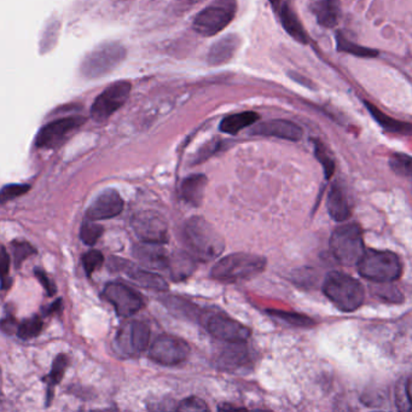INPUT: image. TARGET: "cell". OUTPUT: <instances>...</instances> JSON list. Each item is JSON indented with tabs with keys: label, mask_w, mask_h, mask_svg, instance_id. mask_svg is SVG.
<instances>
[{
	"label": "cell",
	"mask_w": 412,
	"mask_h": 412,
	"mask_svg": "<svg viewBox=\"0 0 412 412\" xmlns=\"http://www.w3.org/2000/svg\"><path fill=\"white\" fill-rule=\"evenodd\" d=\"M184 237L190 251L202 261L219 258L225 249L223 236L201 216H193L186 221Z\"/></svg>",
	"instance_id": "1"
},
{
	"label": "cell",
	"mask_w": 412,
	"mask_h": 412,
	"mask_svg": "<svg viewBox=\"0 0 412 412\" xmlns=\"http://www.w3.org/2000/svg\"><path fill=\"white\" fill-rule=\"evenodd\" d=\"M323 291L342 312H353L364 303L366 293L361 282L345 272L333 271L326 275Z\"/></svg>",
	"instance_id": "2"
},
{
	"label": "cell",
	"mask_w": 412,
	"mask_h": 412,
	"mask_svg": "<svg viewBox=\"0 0 412 412\" xmlns=\"http://www.w3.org/2000/svg\"><path fill=\"white\" fill-rule=\"evenodd\" d=\"M266 267V259L251 253H235L225 256L213 266V279L220 282H238L259 275Z\"/></svg>",
	"instance_id": "3"
},
{
	"label": "cell",
	"mask_w": 412,
	"mask_h": 412,
	"mask_svg": "<svg viewBox=\"0 0 412 412\" xmlns=\"http://www.w3.org/2000/svg\"><path fill=\"white\" fill-rule=\"evenodd\" d=\"M358 271L364 278L375 283H392L403 272L397 254L388 251L369 249L363 253L357 263Z\"/></svg>",
	"instance_id": "4"
},
{
	"label": "cell",
	"mask_w": 412,
	"mask_h": 412,
	"mask_svg": "<svg viewBox=\"0 0 412 412\" xmlns=\"http://www.w3.org/2000/svg\"><path fill=\"white\" fill-rule=\"evenodd\" d=\"M330 251L342 265H357L366 251L361 226L350 223L336 228L330 237Z\"/></svg>",
	"instance_id": "5"
},
{
	"label": "cell",
	"mask_w": 412,
	"mask_h": 412,
	"mask_svg": "<svg viewBox=\"0 0 412 412\" xmlns=\"http://www.w3.org/2000/svg\"><path fill=\"white\" fill-rule=\"evenodd\" d=\"M126 59V49L119 43H104L84 57L80 71L87 79L102 78L119 67Z\"/></svg>",
	"instance_id": "6"
},
{
	"label": "cell",
	"mask_w": 412,
	"mask_h": 412,
	"mask_svg": "<svg viewBox=\"0 0 412 412\" xmlns=\"http://www.w3.org/2000/svg\"><path fill=\"white\" fill-rule=\"evenodd\" d=\"M236 12V0H214L212 4L197 14L193 22L194 31L206 38L216 36L231 24Z\"/></svg>",
	"instance_id": "7"
},
{
	"label": "cell",
	"mask_w": 412,
	"mask_h": 412,
	"mask_svg": "<svg viewBox=\"0 0 412 412\" xmlns=\"http://www.w3.org/2000/svg\"><path fill=\"white\" fill-rule=\"evenodd\" d=\"M131 83L121 80L111 84L94 99L91 106V119L96 122H104L111 118L130 97Z\"/></svg>",
	"instance_id": "8"
},
{
	"label": "cell",
	"mask_w": 412,
	"mask_h": 412,
	"mask_svg": "<svg viewBox=\"0 0 412 412\" xmlns=\"http://www.w3.org/2000/svg\"><path fill=\"white\" fill-rule=\"evenodd\" d=\"M150 328L141 321H131L119 329L115 347L119 353L132 357L143 353L149 345Z\"/></svg>",
	"instance_id": "9"
},
{
	"label": "cell",
	"mask_w": 412,
	"mask_h": 412,
	"mask_svg": "<svg viewBox=\"0 0 412 412\" xmlns=\"http://www.w3.org/2000/svg\"><path fill=\"white\" fill-rule=\"evenodd\" d=\"M132 228L141 242L165 244L169 242V225L160 213L143 211L134 216Z\"/></svg>",
	"instance_id": "10"
},
{
	"label": "cell",
	"mask_w": 412,
	"mask_h": 412,
	"mask_svg": "<svg viewBox=\"0 0 412 412\" xmlns=\"http://www.w3.org/2000/svg\"><path fill=\"white\" fill-rule=\"evenodd\" d=\"M103 296L114 306L120 317L134 316L144 306L141 295L124 283H108L103 291Z\"/></svg>",
	"instance_id": "11"
},
{
	"label": "cell",
	"mask_w": 412,
	"mask_h": 412,
	"mask_svg": "<svg viewBox=\"0 0 412 412\" xmlns=\"http://www.w3.org/2000/svg\"><path fill=\"white\" fill-rule=\"evenodd\" d=\"M190 354L188 343L172 335H161L150 347L149 357L162 366H177L186 361Z\"/></svg>",
	"instance_id": "12"
},
{
	"label": "cell",
	"mask_w": 412,
	"mask_h": 412,
	"mask_svg": "<svg viewBox=\"0 0 412 412\" xmlns=\"http://www.w3.org/2000/svg\"><path fill=\"white\" fill-rule=\"evenodd\" d=\"M86 119L83 116H68L59 119L44 126L36 138V146L40 149H52L62 144L69 134L80 129Z\"/></svg>",
	"instance_id": "13"
},
{
	"label": "cell",
	"mask_w": 412,
	"mask_h": 412,
	"mask_svg": "<svg viewBox=\"0 0 412 412\" xmlns=\"http://www.w3.org/2000/svg\"><path fill=\"white\" fill-rule=\"evenodd\" d=\"M209 334L228 343H243L251 336V329L224 314H211L204 319Z\"/></svg>",
	"instance_id": "14"
},
{
	"label": "cell",
	"mask_w": 412,
	"mask_h": 412,
	"mask_svg": "<svg viewBox=\"0 0 412 412\" xmlns=\"http://www.w3.org/2000/svg\"><path fill=\"white\" fill-rule=\"evenodd\" d=\"M124 209V201L118 191L113 189L106 190L94 199V202L87 208L86 216L90 220L111 219L119 216Z\"/></svg>",
	"instance_id": "15"
},
{
	"label": "cell",
	"mask_w": 412,
	"mask_h": 412,
	"mask_svg": "<svg viewBox=\"0 0 412 412\" xmlns=\"http://www.w3.org/2000/svg\"><path fill=\"white\" fill-rule=\"evenodd\" d=\"M251 127V134L265 136V137H276L287 141H296L303 138V131L300 126L289 120H270L261 122L259 125L254 124Z\"/></svg>",
	"instance_id": "16"
},
{
	"label": "cell",
	"mask_w": 412,
	"mask_h": 412,
	"mask_svg": "<svg viewBox=\"0 0 412 412\" xmlns=\"http://www.w3.org/2000/svg\"><path fill=\"white\" fill-rule=\"evenodd\" d=\"M114 267L118 271L125 272L131 281L141 287L151 289L155 291H166L169 289V284L161 276L154 272L146 271L139 267H136L129 261L114 259Z\"/></svg>",
	"instance_id": "17"
},
{
	"label": "cell",
	"mask_w": 412,
	"mask_h": 412,
	"mask_svg": "<svg viewBox=\"0 0 412 412\" xmlns=\"http://www.w3.org/2000/svg\"><path fill=\"white\" fill-rule=\"evenodd\" d=\"M134 256L144 266L156 270H165L169 265V256L162 248V244L141 242L134 246Z\"/></svg>",
	"instance_id": "18"
},
{
	"label": "cell",
	"mask_w": 412,
	"mask_h": 412,
	"mask_svg": "<svg viewBox=\"0 0 412 412\" xmlns=\"http://www.w3.org/2000/svg\"><path fill=\"white\" fill-rule=\"evenodd\" d=\"M238 46H240L238 36H235V34H228V36H224V38L218 40L216 43L213 44L212 47L209 49L207 62L211 66L225 64L228 61H231Z\"/></svg>",
	"instance_id": "19"
},
{
	"label": "cell",
	"mask_w": 412,
	"mask_h": 412,
	"mask_svg": "<svg viewBox=\"0 0 412 412\" xmlns=\"http://www.w3.org/2000/svg\"><path fill=\"white\" fill-rule=\"evenodd\" d=\"M208 179L204 174H193L185 178L181 185V196L186 204L199 207L204 200Z\"/></svg>",
	"instance_id": "20"
},
{
	"label": "cell",
	"mask_w": 412,
	"mask_h": 412,
	"mask_svg": "<svg viewBox=\"0 0 412 412\" xmlns=\"http://www.w3.org/2000/svg\"><path fill=\"white\" fill-rule=\"evenodd\" d=\"M278 14L283 28L286 29V31L293 39L296 40L300 44L308 43L306 31L303 29V24L298 20V16L291 8V5L288 3H282V5L279 6Z\"/></svg>",
	"instance_id": "21"
},
{
	"label": "cell",
	"mask_w": 412,
	"mask_h": 412,
	"mask_svg": "<svg viewBox=\"0 0 412 412\" xmlns=\"http://www.w3.org/2000/svg\"><path fill=\"white\" fill-rule=\"evenodd\" d=\"M314 15L318 24L324 28H334L338 24L341 6L338 0H316Z\"/></svg>",
	"instance_id": "22"
},
{
	"label": "cell",
	"mask_w": 412,
	"mask_h": 412,
	"mask_svg": "<svg viewBox=\"0 0 412 412\" xmlns=\"http://www.w3.org/2000/svg\"><path fill=\"white\" fill-rule=\"evenodd\" d=\"M364 104L369 110V113L373 116V120L381 126L383 130L391 132V134H404V136H410L411 134V124L399 121V120L391 118V116L386 115L383 111L378 109L377 106H373L371 103L366 102V101H364Z\"/></svg>",
	"instance_id": "23"
},
{
	"label": "cell",
	"mask_w": 412,
	"mask_h": 412,
	"mask_svg": "<svg viewBox=\"0 0 412 412\" xmlns=\"http://www.w3.org/2000/svg\"><path fill=\"white\" fill-rule=\"evenodd\" d=\"M328 212L330 216L336 221H345L351 216V208L345 193L338 185H334L330 190L328 202Z\"/></svg>",
	"instance_id": "24"
},
{
	"label": "cell",
	"mask_w": 412,
	"mask_h": 412,
	"mask_svg": "<svg viewBox=\"0 0 412 412\" xmlns=\"http://www.w3.org/2000/svg\"><path fill=\"white\" fill-rule=\"evenodd\" d=\"M259 118V114L256 111H243L238 114L228 115L221 120L219 129L224 134L235 136L244 129L256 124Z\"/></svg>",
	"instance_id": "25"
},
{
	"label": "cell",
	"mask_w": 412,
	"mask_h": 412,
	"mask_svg": "<svg viewBox=\"0 0 412 412\" xmlns=\"http://www.w3.org/2000/svg\"><path fill=\"white\" fill-rule=\"evenodd\" d=\"M195 266L196 265H195L193 256H189L186 253H178L172 258L169 256V267L172 271L173 278H188L195 270Z\"/></svg>",
	"instance_id": "26"
},
{
	"label": "cell",
	"mask_w": 412,
	"mask_h": 412,
	"mask_svg": "<svg viewBox=\"0 0 412 412\" xmlns=\"http://www.w3.org/2000/svg\"><path fill=\"white\" fill-rule=\"evenodd\" d=\"M231 348L225 351L219 359L220 366H223L225 369H233L237 366H244V363H247L248 352L242 346V342L231 343Z\"/></svg>",
	"instance_id": "27"
},
{
	"label": "cell",
	"mask_w": 412,
	"mask_h": 412,
	"mask_svg": "<svg viewBox=\"0 0 412 412\" xmlns=\"http://www.w3.org/2000/svg\"><path fill=\"white\" fill-rule=\"evenodd\" d=\"M336 40H338V51L346 52L350 55L357 56V57H363V59H373V57L380 55V52L375 49L361 46V45L352 43L345 36H342L341 33H338Z\"/></svg>",
	"instance_id": "28"
},
{
	"label": "cell",
	"mask_w": 412,
	"mask_h": 412,
	"mask_svg": "<svg viewBox=\"0 0 412 412\" xmlns=\"http://www.w3.org/2000/svg\"><path fill=\"white\" fill-rule=\"evenodd\" d=\"M396 401L401 411H411V378L410 376L401 380L396 388Z\"/></svg>",
	"instance_id": "29"
},
{
	"label": "cell",
	"mask_w": 412,
	"mask_h": 412,
	"mask_svg": "<svg viewBox=\"0 0 412 412\" xmlns=\"http://www.w3.org/2000/svg\"><path fill=\"white\" fill-rule=\"evenodd\" d=\"M267 313L271 314L272 317L282 321V322L295 326H313V319L308 318L303 314L291 313L286 311L267 310Z\"/></svg>",
	"instance_id": "30"
},
{
	"label": "cell",
	"mask_w": 412,
	"mask_h": 412,
	"mask_svg": "<svg viewBox=\"0 0 412 412\" xmlns=\"http://www.w3.org/2000/svg\"><path fill=\"white\" fill-rule=\"evenodd\" d=\"M393 172L401 177H411V157L406 154H394L389 159Z\"/></svg>",
	"instance_id": "31"
},
{
	"label": "cell",
	"mask_w": 412,
	"mask_h": 412,
	"mask_svg": "<svg viewBox=\"0 0 412 412\" xmlns=\"http://www.w3.org/2000/svg\"><path fill=\"white\" fill-rule=\"evenodd\" d=\"M41 330H43V321L39 317H33L19 326L17 335L24 340H31L36 338L41 333Z\"/></svg>",
	"instance_id": "32"
},
{
	"label": "cell",
	"mask_w": 412,
	"mask_h": 412,
	"mask_svg": "<svg viewBox=\"0 0 412 412\" xmlns=\"http://www.w3.org/2000/svg\"><path fill=\"white\" fill-rule=\"evenodd\" d=\"M102 233V226L94 223V220L89 219L81 226L80 237L84 241V243L87 244V246H94V244L97 243V241L99 240Z\"/></svg>",
	"instance_id": "33"
},
{
	"label": "cell",
	"mask_w": 412,
	"mask_h": 412,
	"mask_svg": "<svg viewBox=\"0 0 412 412\" xmlns=\"http://www.w3.org/2000/svg\"><path fill=\"white\" fill-rule=\"evenodd\" d=\"M314 155L317 157V160L322 164L326 177L329 179L334 173L335 162L328 153L326 146H323L319 141H314Z\"/></svg>",
	"instance_id": "34"
},
{
	"label": "cell",
	"mask_w": 412,
	"mask_h": 412,
	"mask_svg": "<svg viewBox=\"0 0 412 412\" xmlns=\"http://www.w3.org/2000/svg\"><path fill=\"white\" fill-rule=\"evenodd\" d=\"M166 306L169 307V310L172 311L173 313L181 314V316H188V317H194L196 314V308L190 305V303H185L181 298H169L165 300Z\"/></svg>",
	"instance_id": "35"
},
{
	"label": "cell",
	"mask_w": 412,
	"mask_h": 412,
	"mask_svg": "<svg viewBox=\"0 0 412 412\" xmlns=\"http://www.w3.org/2000/svg\"><path fill=\"white\" fill-rule=\"evenodd\" d=\"M104 263V256L99 251H91L83 256V265L86 275L90 277L96 270H99Z\"/></svg>",
	"instance_id": "36"
},
{
	"label": "cell",
	"mask_w": 412,
	"mask_h": 412,
	"mask_svg": "<svg viewBox=\"0 0 412 412\" xmlns=\"http://www.w3.org/2000/svg\"><path fill=\"white\" fill-rule=\"evenodd\" d=\"M31 186L27 184H10L6 185L0 190V202L4 204L8 201L14 200L16 197L22 196L24 194L28 193Z\"/></svg>",
	"instance_id": "37"
},
{
	"label": "cell",
	"mask_w": 412,
	"mask_h": 412,
	"mask_svg": "<svg viewBox=\"0 0 412 412\" xmlns=\"http://www.w3.org/2000/svg\"><path fill=\"white\" fill-rule=\"evenodd\" d=\"M68 357L64 354H59V357L56 358L54 364H52L51 373H50V381L51 385H57L62 381L64 373L67 370Z\"/></svg>",
	"instance_id": "38"
},
{
	"label": "cell",
	"mask_w": 412,
	"mask_h": 412,
	"mask_svg": "<svg viewBox=\"0 0 412 412\" xmlns=\"http://www.w3.org/2000/svg\"><path fill=\"white\" fill-rule=\"evenodd\" d=\"M12 246H14V261L16 268H19L28 256L36 253V249L26 242H14Z\"/></svg>",
	"instance_id": "39"
},
{
	"label": "cell",
	"mask_w": 412,
	"mask_h": 412,
	"mask_svg": "<svg viewBox=\"0 0 412 412\" xmlns=\"http://www.w3.org/2000/svg\"><path fill=\"white\" fill-rule=\"evenodd\" d=\"M179 411H207L208 406L202 399L197 397L186 398L178 406Z\"/></svg>",
	"instance_id": "40"
},
{
	"label": "cell",
	"mask_w": 412,
	"mask_h": 412,
	"mask_svg": "<svg viewBox=\"0 0 412 412\" xmlns=\"http://www.w3.org/2000/svg\"><path fill=\"white\" fill-rule=\"evenodd\" d=\"M377 295L388 303H401L404 298L401 295V291H398L397 288L391 287V286H383V288L377 291Z\"/></svg>",
	"instance_id": "41"
},
{
	"label": "cell",
	"mask_w": 412,
	"mask_h": 412,
	"mask_svg": "<svg viewBox=\"0 0 412 412\" xmlns=\"http://www.w3.org/2000/svg\"><path fill=\"white\" fill-rule=\"evenodd\" d=\"M9 268H10V256L5 247L0 244V278L8 277Z\"/></svg>",
	"instance_id": "42"
},
{
	"label": "cell",
	"mask_w": 412,
	"mask_h": 412,
	"mask_svg": "<svg viewBox=\"0 0 412 412\" xmlns=\"http://www.w3.org/2000/svg\"><path fill=\"white\" fill-rule=\"evenodd\" d=\"M36 275L38 279H39V282L43 284V287L45 288V291H47V294H55L56 286L55 283L52 282V279L50 278L45 272L41 271V270H36Z\"/></svg>",
	"instance_id": "43"
},
{
	"label": "cell",
	"mask_w": 412,
	"mask_h": 412,
	"mask_svg": "<svg viewBox=\"0 0 412 412\" xmlns=\"http://www.w3.org/2000/svg\"><path fill=\"white\" fill-rule=\"evenodd\" d=\"M15 326V321L12 318H9L8 321H4V322L1 323V329L6 331V333H11Z\"/></svg>",
	"instance_id": "44"
},
{
	"label": "cell",
	"mask_w": 412,
	"mask_h": 412,
	"mask_svg": "<svg viewBox=\"0 0 412 412\" xmlns=\"http://www.w3.org/2000/svg\"><path fill=\"white\" fill-rule=\"evenodd\" d=\"M219 410H241V408H238V406H231V405H221V406H219Z\"/></svg>",
	"instance_id": "45"
}]
</instances>
